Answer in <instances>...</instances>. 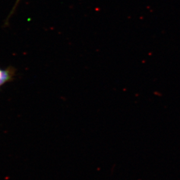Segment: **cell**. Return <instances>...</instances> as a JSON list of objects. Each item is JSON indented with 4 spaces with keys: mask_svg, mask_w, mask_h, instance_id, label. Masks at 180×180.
Listing matches in <instances>:
<instances>
[{
    "mask_svg": "<svg viewBox=\"0 0 180 180\" xmlns=\"http://www.w3.org/2000/svg\"><path fill=\"white\" fill-rule=\"evenodd\" d=\"M14 74V69H3L0 68V87L6 82L11 81L13 79Z\"/></svg>",
    "mask_w": 180,
    "mask_h": 180,
    "instance_id": "obj_1",
    "label": "cell"
},
{
    "mask_svg": "<svg viewBox=\"0 0 180 180\" xmlns=\"http://www.w3.org/2000/svg\"><path fill=\"white\" fill-rule=\"evenodd\" d=\"M18 1H19V0H18Z\"/></svg>",
    "mask_w": 180,
    "mask_h": 180,
    "instance_id": "obj_2",
    "label": "cell"
}]
</instances>
